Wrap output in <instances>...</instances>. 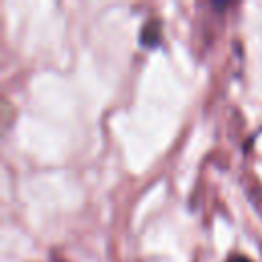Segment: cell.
Here are the masks:
<instances>
[{"label": "cell", "mask_w": 262, "mask_h": 262, "mask_svg": "<svg viewBox=\"0 0 262 262\" xmlns=\"http://www.w3.org/2000/svg\"><path fill=\"white\" fill-rule=\"evenodd\" d=\"M225 262H252V260L246 258V256H242V254H231V256L225 258Z\"/></svg>", "instance_id": "7a4b0ae2"}, {"label": "cell", "mask_w": 262, "mask_h": 262, "mask_svg": "<svg viewBox=\"0 0 262 262\" xmlns=\"http://www.w3.org/2000/svg\"><path fill=\"white\" fill-rule=\"evenodd\" d=\"M162 43V20L160 18H147L139 31V45L143 49H154Z\"/></svg>", "instance_id": "6da1fadb"}]
</instances>
